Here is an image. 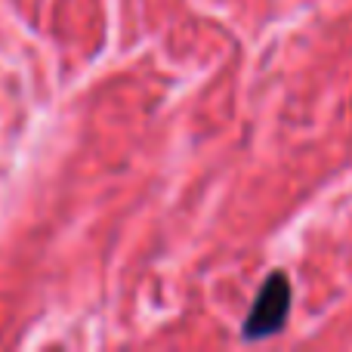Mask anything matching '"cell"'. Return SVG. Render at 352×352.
Returning a JSON list of instances; mask_svg holds the SVG:
<instances>
[{
  "instance_id": "1",
  "label": "cell",
  "mask_w": 352,
  "mask_h": 352,
  "mask_svg": "<svg viewBox=\"0 0 352 352\" xmlns=\"http://www.w3.org/2000/svg\"><path fill=\"white\" fill-rule=\"evenodd\" d=\"M287 312H291V285L281 272H275L260 287L254 306H250V316L244 318V337L263 340V337L278 334L281 324L287 322Z\"/></svg>"
}]
</instances>
